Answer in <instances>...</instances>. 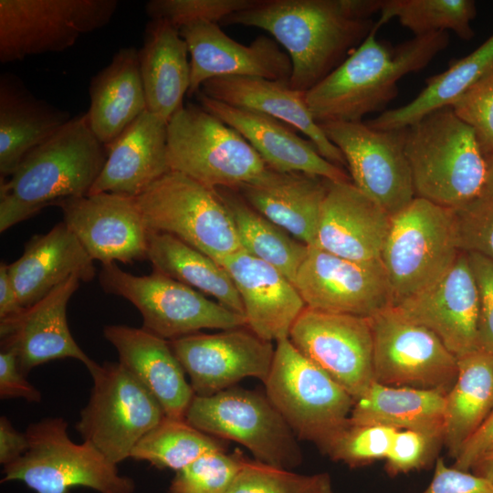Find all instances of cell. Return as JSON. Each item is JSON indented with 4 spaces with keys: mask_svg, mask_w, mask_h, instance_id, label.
I'll list each match as a JSON object with an SVG mask.
<instances>
[{
    "mask_svg": "<svg viewBox=\"0 0 493 493\" xmlns=\"http://www.w3.org/2000/svg\"><path fill=\"white\" fill-rule=\"evenodd\" d=\"M220 24L268 32L291 59L289 86L306 92L348 58L375 23L355 16L349 0H260Z\"/></svg>",
    "mask_w": 493,
    "mask_h": 493,
    "instance_id": "6da1fadb",
    "label": "cell"
},
{
    "mask_svg": "<svg viewBox=\"0 0 493 493\" xmlns=\"http://www.w3.org/2000/svg\"><path fill=\"white\" fill-rule=\"evenodd\" d=\"M375 23L363 42L331 73L305 92L319 124L355 122L382 110L398 94V81L425 68L449 43L446 31L414 36L395 47L376 38Z\"/></svg>",
    "mask_w": 493,
    "mask_h": 493,
    "instance_id": "7a4b0ae2",
    "label": "cell"
},
{
    "mask_svg": "<svg viewBox=\"0 0 493 493\" xmlns=\"http://www.w3.org/2000/svg\"><path fill=\"white\" fill-rule=\"evenodd\" d=\"M107 159L87 113L71 118L0 182V232L49 205L88 195Z\"/></svg>",
    "mask_w": 493,
    "mask_h": 493,
    "instance_id": "3957f363",
    "label": "cell"
},
{
    "mask_svg": "<svg viewBox=\"0 0 493 493\" xmlns=\"http://www.w3.org/2000/svg\"><path fill=\"white\" fill-rule=\"evenodd\" d=\"M415 197L454 209L483 194L487 163L474 131L451 107L405 128Z\"/></svg>",
    "mask_w": 493,
    "mask_h": 493,
    "instance_id": "277c9868",
    "label": "cell"
},
{
    "mask_svg": "<svg viewBox=\"0 0 493 493\" xmlns=\"http://www.w3.org/2000/svg\"><path fill=\"white\" fill-rule=\"evenodd\" d=\"M62 417H47L25 431L28 448L16 461L4 466L1 482L20 481L36 493H70L84 487L99 493H133L135 482L119 473L88 441L73 442Z\"/></svg>",
    "mask_w": 493,
    "mask_h": 493,
    "instance_id": "5b68a950",
    "label": "cell"
},
{
    "mask_svg": "<svg viewBox=\"0 0 493 493\" xmlns=\"http://www.w3.org/2000/svg\"><path fill=\"white\" fill-rule=\"evenodd\" d=\"M167 160L171 171L212 190L237 189L262 179L270 170L237 131L191 103L168 121Z\"/></svg>",
    "mask_w": 493,
    "mask_h": 493,
    "instance_id": "8992f818",
    "label": "cell"
},
{
    "mask_svg": "<svg viewBox=\"0 0 493 493\" xmlns=\"http://www.w3.org/2000/svg\"><path fill=\"white\" fill-rule=\"evenodd\" d=\"M266 395L299 440L326 453L350 424L354 399L308 360L288 338L276 342Z\"/></svg>",
    "mask_w": 493,
    "mask_h": 493,
    "instance_id": "52a82bcc",
    "label": "cell"
},
{
    "mask_svg": "<svg viewBox=\"0 0 493 493\" xmlns=\"http://www.w3.org/2000/svg\"><path fill=\"white\" fill-rule=\"evenodd\" d=\"M460 252L452 209L415 197L392 216L381 262L393 306L439 279Z\"/></svg>",
    "mask_w": 493,
    "mask_h": 493,
    "instance_id": "ba28073f",
    "label": "cell"
},
{
    "mask_svg": "<svg viewBox=\"0 0 493 493\" xmlns=\"http://www.w3.org/2000/svg\"><path fill=\"white\" fill-rule=\"evenodd\" d=\"M135 200L150 231L173 236L219 264L242 249L215 190L181 173L170 171Z\"/></svg>",
    "mask_w": 493,
    "mask_h": 493,
    "instance_id": "9c48e42d",
    "label": "cell"
},
{
    "mask_svg": "<svg viewBox=\"0 0 493 493\" xmlns=\"http://www.w3.org/2000/svg\"><path fill=\"white\" fill-rule=\"evenodd\" d=\"M102 289L129 300L142 317V328L173 341L204 329L246 326V319L200 291L154 271L146 276L126 272L116 262L101 264Z\"/></svg>",
    "mask_w": 493,
    "mask_h": 493,
    "instance_id": "30bf717a",
    "label": "cell"
},
{
    "mask_svg": "<svg viewBox=\"0 0 493 493\" xmlns=\"http://www.w3.org/2000/svg\"><path fill=\"white\" fill-rule=\"evenodd\" d=\"M184 419L198 430L246 447L255 460L292 470L303 456L296 437L266 394L231 387L194 395Z\"/></svg>",
    "mask_w": 493,
    "mask_h": 493,
    "instance_id": "8fae6325",
    "label": "cell"
},
{
    "mask_svg": "<svg viewBox=\"0 0 493 493\" xmlns=\"http://www.w3.org/2000/svg\"><path fill=\"white\" fill-rule=\"evenodd\" d=\"M93 386L76 430L110 461L130 458L140 439L165 416L158 401L119 362L89 369Z\"/></svg>",
    "mask_w": 493,
    "mask_h": 493,
    "instance_id": "7c38bea8",
    "label": "cell"
},
{
    "mask_svg": "<svg viewBox=\"0 0 493 493\" xmlns=\"http://www.w3.org/2000/svg\"><path fill=\"white\" fill-rule=\"evenodd\" d=\"M116 0H0V62L60 52L104 27Z\"/></svg>",
    "mask_w": 493,
    "mask_h": 493,
    "instance_id": "4fadbf2b",
    "label": "cell"
},
{
    "mask_svg": "<svg viewBox=\"0 0 493 493\" xmlns=\"http://www.w3.org/2000/svg\"><path fill=\"white\" fill-rule=\"evenodd\" d=\"M369 319L374 382L450 391L457 376L458 359L433 331L408 320L394 306Z\"/></svg>",
    "mask_w": 493,
    "mask_h": 493,
    "instance_id": "5bb4252c",
    "label": "cell"
},
{
    "mask_svg": "<svg viewBox=\"0 0 493 493\" xmlns=\"http://www.w3.org/2000/svg\"><path fill=\"white\" fill-rule=\"evenodd\" d=\"M320 126L343 154L352 184L390 216L415 198L404 150L405 128L378 130L364 121H330Z\"/></svg>",
    "mask_w": 493,
    "mask_h": 493,
    "instance_id": "9a60e30c",
    "label": "cell"
},
{
    "mask_svg": "<svg viewBox=\"0 0 493 493\" xmlns=\"http://www.w3.org/2000/svg\"><path fill=\"white\" fill-rule=\"evenodd\" d=\"M288 339L354 400L374 382L369 318L306 307L291 327Z\"/></svg>",
    "mask_w": 493,
    "mask_h": 493,
    "instance_id": "2e32d148",
    "label": "cell"
},
{
    "mask_svg": "<svg viewBox=\"0 0 493 493\" xmlns=\"http://www.w3.org/2000/svg\"><path fill=\"white\" fill-rule=\"evenodd\" d=\"M293 284L306 307L320 311L371 318L393 306L381 260L355 261L309 246Z\"/></svg>",
    "mask_w": 493,
    "mask_h": 493,
    "instance_id": "e0dca14e",
    "label": "cell"
},
{
    "mask_svg": "<svg viewBox=\"0 0 493 493\" xmlns=\"http://www.w3.org/2000/svg\"><path fill=\"white\" fill-rule=\"evenodd\" d=\"M169 343L198 396L213 395L246 377L265 383L275 353L271 341L246 326L214 334L197 332Z\"/></svg>",
    "mask_w": 493,
    "mask_h": 493,
    "instance_id": "ac0fdd59",
    "label": "cell"
},
{
    "mask_svg": "<svg viewBox=\"0 0 493 493\" xmlns=\"http://www.w3.org/2000/svg\"><path fill=\"white\" fill-rule=\"evenodd\" d=\"M63 222L93 260L131 263L148 258V229L135 197L111 193L66 199Z\"/></svg>",
    "mask_w": 493,
    "mask_h": 493,
    "instance_id": "d6986e66",
    "label": "cell"
},
{
    "mask_svg": "<svg viewBox=\"0 0 493 493\" xmlns=\"http://www.w3.org/2000/svg\"><path fill=\"white\" fill-rule=\"evenodd\" d=\"M433 331L457 359L480 350L479 297L467 254L435 282L394 306Z\"/></svg>",
    "mask_w": 493,
    "mask_h": 493,
    "instance_id": "ffe728a7",
    "label": "cell"
},
{
    "mask_svg": "<svg viewBox=\"0 0 493 493\" xmlns=\"http://www.w3.org/2000/svg\"><path fill=\"white\" fill-rule=\"evenodd\" d=\"M179 33L190 55L188 96L195 95L205 82L218 77L289 81L291 59L274 38L261 35L246 46L229 37L217 23L208 21L186 25Z\"/></svg>",
    "mask_w": 493,
    "mask_h": 493,
    "instance_id": "44dd1931",
    "label": "cell"
},
{
    "mask_svg": "<svg viewBox=\"0 0 493 493\" xmlns=\"http://www.w3.org/2000/svg\"><path fill=\"white\" fill-rule=\"evenodd\" d=\"M79 281L78 276H71L20 314L0 320L1 349L15 352L26 375L58 359L78 360L88 370L96 364L76 342L67 320V306Z\"/></svg>",
    "mask_w": 493,
    "mask_h": 493,
    "instance_id": "7402d4cb",
    "label": "cell"
},
{
    "mask_svg": "<svg viewBox=\"0 0 493 493\" xmlns=\"http://www.w3.org/2000/svg\"><path fill=\"white\" fill-rule=\"evenodd\" d=\"M392 216L351 182H328L313 246L355 261L381 260Z\"/></svg>",
    "mask_w": 493,
    "mask_h": 493,
    "instance_id": "603a6c76",
    "label": "cell"
},
{
    "mask_svg": "<svg viewBox=\"0 0 493 493\" xmlns=\"http://www.w3.org/2000/svg\"><path fill=\"white\" fill-rule=\"evenodd\" d=\"M195 96L202 108L237 131L270 169L305 173L331 182H351L341 167L322 157L315 145L299 136L290 125L261 112L213 100L201 91Z\"/></svg>",
    "mask_w": 493,
    "mask_h": 493,
    "instance_id": "cb8c5ba5",
    "label": "cell"
},
{
    "mask_svg": "<svg viewBox=\"0 0 493 493\" xmlns=\"http://www.w3.org/2000/svg\"><path fill=\"white\" fill-rule=\"evenodd\" d=\"M220 265L238 291L246 327L267 341L288 338L306 308L295 285L275 267L244 249L228 256Z\"/></svg>",
    "mask_w": 493,
    "mask_h": 493,
    "instance_id": "d4e9b609",
    "label": "cell"
},
{
    "mask_svg": "<svg viewBox=\"0 0 493 493\" xmlns=\"http://www.w3.org/2000/svg\"><path fill=\"white\" fill-rule=\"evenodd\" d=\"M105 339L119 362L158 401L165 416L184 419L194 395L169 341L142 328L107 325Z\"/></svg>",
    "mask_w": 493,
    "mask_h": 493,
    "instance_id": "484cf974",
    "label": "cell"
},
{
    "mask_svg": "<svg viewBox=\"0 0 493 493\" xmlns=\"http://www.w3.org/2000/svg\"><path fill=\"white\" fill-rule=\"evenodd\" d=\"M168 121L148 110L106 145L105 164L89 194L136 197L169 173Z\"/></svg>",
    "mask_w": 493,
    "mask_h": 493,
    "instance_id": "4316f807",
    "label": "cell"
},
{
    "mask_svg": "<svg viewBox=\"0 0 493 493\" xmlns=\"http://www.w3.org/2000/svg\"><path fill=\"white\" fill-rule=\"evenodd\" d=\"M199 91L227 105L261 112L290 125L300 131L326 160L341 168L347 166L340 149L313 119L305 92L292 89L288 82L226 76L207 80Z\"/></svg>",
    "mask_w": 493,
    "mask_h": 493,
    "instance_id": "83f0119b",
    "label": "cell"
},
{
    "mask_svg": "<svg viewBox=\"0 0 493 493\" xmlns=\"http://www.w3.org/2000/svg\"><path fill=\"white\" fill-rule=\"evenodd\" d=\"M94 260L62 221L46 234L32 236L22 256L8 265L19 301L29 308L71 276L89 282L96 270Z\"/></svg>",
    "mask_w": 493,
    "mask_h": 493,
    "instance_id": "f1b7e54d",
    "label": "cell"
},
{
    "mask_svg": "<svg viewBox=\"0 0 493 493\" xmlns=\"http://www.w3.org/2000/svg\"><path fill=\"white\" fill-rule=\"evenodd\" d=\"M328 182L313 174L270 169L262 179L236 190L259 214L311 246Z\"/></svg>",
    "mask_w": 493,
    "mask_h": 493,
    "instance_id": "f546056e",
    "label": "cell"
},
{
    "mask_svg": "<svg viewBox=\"0 0 493 493\" xmlns=\"http://www.w3.org/2000/svg\"><path fill=\"white\" fill-rule=\"evenodd\" d=\"M62 110L36 98L13 74L0 78V175L9 177L24 157L71 120Z\"/></svg>",
    "mask_w": 493,
    "mask_h": 493,
    "instance_id": "4dcf8cb0",
    "label": "cell"
},
{
    "mask_svg": "<svg viewBox=\"0 0 493 493\" xmlns=\"http://www.w3.org/2000/svg\"><path fill=\"white\" fill-rule=\"evenodd\" d=\"M187 45L179 29L164 20H150L139 49L147 110L166 121L181 110L191 84Z\"/></svg>",
    "mask_w": 493,
    "mask_h": 493,
    "instance_id": "1f68e13d",
    "label": "cell"
},
{
    "mask_svg": "<svg viewBox=\"0 0 493 493\" xmlns=\"http://www.w3.org/2000/svg\"><path fill=\"white\" fill-rule=\"evenodd\" d=\"M89 127L105 146L147 110L139 49L120 48L89 84Z\"/></svg>",
    "mask_w": 493,
    "mask_h": 493,
    "instance_id": "d6a6232c",
    "label": "cell"
},
{
    "mask_svg": "<svg viewBox=\"0 0 493 493\" xmlns=\"http://www.w3.org/2000/svg\"><path fill=\"white\" fill-rule=\"evenodd\" d=\"M446 394L436 389L389 386L373 382L354 400L350 423L419 431L443 443Z\"/></svg>",
    "mask_w": 493,
    "mask_h": 493,
    "instance_id": "836d02e7",
    "label": "cell"
},
{
    "mask_svg": "<svg viewBox=\"0 0 493 493\" xmlns=\"http://www.w3.org/2000/svg\"><path fill=\"white\" fill-rule=\"evenodd\" d=\"M493 411V355L482 350L458 359L456 379L446 394L443 443L455 459Z\"/></svg>",
    "mask_w": 493,
    "mask_h": 493,
    "instance_id": "e575fe53",
    "label": "cell"
},
{
    "mask_svg": "<svg viewBox=\"0 0 493 493\" xmlns=\"http://www.w3.org/2000/svg\"><path fill=\"white\" fill-rule=\"evenodd\" d=\"M492 69L493 35L469 55L451 62L444 72L428 78L425 87L409 103L364 122L378 130L407 128L436 110L450 107Z\"/></svg>",
    "mask_w": 493,
    "mask_h": 493,
    "instance_id": "d590c367",
    "label": "cell"
},
{
    "mask_svg": "<svg viewBox=\"0 0 493 493\" xmlns=\"http://www.w3.org/2000/svg\"><path fill=\"white\" fill-rule=\"evenodd\" d=\"M147 259L154 271L211 296L244 316L242 300L229 274L204 253L173 236L150 231Z\"/></svg>",
    "mask_w": 493,
    "mask_h": 493,
    "instance_id": "8d00e7d4",
    "label": "cell"
},
{
    "mask_svg": "<svg viewBox=\"0 0 493 493\" xmlns=\"http://www.w3.org/2000/svg\"><path fill=\"white\" fill-rule=\"evenodd\" d=\"M215 190L229 212L242 249L272 265L293 283L309 246L259 214L236 189Z\"/></svg>",
    "mask_w": 493,
    "mask_h": 493,
    "instance_id": "74e56055",
    "label": "cell"
},
{
    "mask_svg": "<svg viewBox=\"0 0 493 493\" xmlns=\"http://www.w3.org/2000/svg\"><path fill=\"white\" fill-rule=\"evenodd\" d=\"M224 441L198 430L185 419L164 416L135 445L130 458L177 472L206 453L226 449Z\"/></svg>",
    "mask_w": 493,
    "mask_h": 493,
    "instance_id": "f35d334b",
    "label": "cell"
},
{
    "mask_svg": "<svg viewBox=\"0 0 493 493\" xmlns=\"http://www.w3.org/2000/svg\"><path fill=\"white\" fill-rule=\"evenodd\" d=\"M380 12L379 26L397 18L415 36L447 30L464 40L474 36L471 21L477 9L472 0H383Z\"/></svg>",
    "mask_w": 493,
    "mask_h": 493,
    "instance_id": "ab89813d",
    "label": "cell"
},
{
    "mask_svg": "<svg viewBox=\"0 0 493 493\" xmlns=\"http://www.w3.org/2000/svg\"><path fill=\"white\" fill-rule=\"evenodd\" d=\"M227 493H334L329 473L303 475L246 458Z\"/></svg>",
    "mask_w": 493,
    "mask_h": 493,
    "instance_id": "60d3db41",
    "label": "cell"
},
{
    "mask_svg": "<svg viewBox=\"0 0 493 493\" xmlns=\"http://www.w3.org/2000/svg\"><path fill=\"white\" fill-rule=\"evenodd\" d=\"M246 459L238 451L206 453L176 472L168 493H227Z\"/></svg>",
    "mask_w": 493,
    "mask_h": 493,
    "instance_id": "b9f144b4",
    "label": "cell"
},
{
    "mask_svg": "<svg viewBox=\"0 0 493 493\" xmlns=\"http://www.w3.org/2000/svg\"><path fill=\"white\" fill-rule=\"evenodd\" d=\"M399 429L382 425H352L332 441L326 455L350 467L384 459Z\"/></svg>",
    "mask_w": 493,
    "mask_h": 493,
    "instance_id": "7bdbcfd3",
    "label": "cell"
},
{
    "mask_svg": "<svg viewBox=\"0 0 493 493\" xmlns=\"http://www.w3.org/2000/svg\"><path fill=\"white\" fill-rule=\"evenodd\" d=\"M260 0H151L145 12L151 20H164L177 29L200 21L220 23L226 16L257 5Z\"/></svg>",
    "mask_w": 493,
    "mask_h": 493,
    "instance_id": "ee69618b",
    "label": "cell"
},
{
    "mask_svg": "<svg viewBox=\"0 0 493 493\" xmlns=\"http://www.w3.org/2000/svg\"><path fill=\"white\" fill-rule=\"evenodd\" d=\"M452 211L459 250L493 261V194H483Z\"/></svg>",
    "mask_w": 493,
    "mask_h": 493,
    "instance_id": "f6af8a7d",
    "label": "cell"
},
{
    "mask_svg": "<svg viewBox=\"0 0 493 493\" xmlns=\"http://www.w3.org/2000/svg\"><path fill=\"white\" fill-rule=\"evenodd\" d=\"M450 107L474 131L484 155L493 152V69Z\"/></svg>",
    "mask_w": 493,
    "mask_h": 493,
    "instance_id": "bcb514c9",
    "label": "cell"
},
{
    "mask_svg": "<svg viewBox=\"0 0 493 493\" xmlns=\"http://www.w3.org/2000/svg\"><path fill=\"white\" fill-rule=\"evenodd\" d=\"M440 443L419 431L398 430L384 458L387 473L396 476L425 467Z\"/></svg>",
    "mask_w": 493,
    "mask_h": 493,
    "instance_id": "7dc6e473",
    "label": "cell"
},
{
    "mask_svg": "<svg viewBox=\"0 0 493 493\" xmlns=\"http://www.w3.org/2000/svg\"><path fill=\"white\" fill-rule=\"evenodd\" d=\"M467 254L478 289L479 347L493 355V261L477 253Z\"/></svg>",
    "mask_w": 493,
    "mask_h": 493,
    "instance_id": "c3c4849f",
    "label": "cell"
},
{
    "mask_svg": "<svg viewBox=\"0 0 493 493\" xmlns=\"http://www.w3.org/2000/svg\"><path fill=\"white\" fill-rule=\"evenodd\" d=\"M422 493H493V483L437 458L432 480Z\"/></svg>",
    "mask_w": 493,
    "mask_h": 493,
    "instance_id": "681fc988",
    "label": "cell"
},
{
    "mask_svg": "<svg viewBox=\"0 0 493 493\" xmlns=\"http://www.w3.org/2000/svg\"><path fill=\"white\" fill-rule=\"evenodd\" d=\"M20 370L16 356L10 350L0 351V397L23 398L28 402L41 401V393L26 378Z\"/></svg>",
    "mask_w": 493,
    "mask_h": 493,
    "instance_id": "f907efd6",
    "label": "cell"
},
{
    "mask_svg": "<svg viewBox=\"0 0 493 493\" xmlns=\"http://www.w3.org/2000/svg\"><path fill=\"white\" fill-rule=\"evenodd\" d=\"M493 454V411L464 444L455 458V467L471 471L482 459Z\"/></svg>",
    "mask_w": 493,
    "mask_h": 493,
    "instance_id": "816d5d0a",
    "label": "cell"
},
{
    "mask_svg": "<svg viewBox=\"0 0 493 493\" xmlns=\"http://www.w3.org/2000/svg\"><path fill=\"white\" fill-rule=\"evenodd\" d=\"M28 448L26 433L17 431L11 422L2 415L0 417V463L8 465L21 457Z\"/></svg>",
    "mask_w": 493,
    "mask_h": 493,
    "instance_id": "f5cc1de1",
    "label": "cell"
},
{
    "mask_svg": "<svg viewBox=\"0 0 493 493\" xmlns=\"http://www.w3.org/2000/svg\"><path fill=\"white\" fill-rule=\"evenodd\" d=\"M24 308L18 299L8 271V265L0 264V320L20 314Z\"/></svg>",
    "mask_w": 493,
    "mask_h": 493,
    "instance_id": "db71d44e",
    "label": "cell"
},
{
    "mask_svg": "<svg viewBox=\"0 0 493 493\" xmlns=\"http://www.w3.org/2000/svg\"><path fill=\"white\" fill-rule=\"evenodd\" d=\"M471 472L493 483V454L482 459Z\"/></svg>",
    "mask_w": 493,
    "mask_h": 493,
    "instance_id": "11a10c76",
    "label": "cell"
},
{
    "mask_svg": "<svg viewBox=\"0 0 493 493\" xmlns=\"http://www.w3.org/2000/svg\"><path fill=\"white\" fill-rule=\"evenodd\" d=\"M487 172L483 194H493V152L486 155Z\"/></svg>",
    "mask_w": 493,
    "mask_h": 493,
    "instance_id": "9f6ffc18",
    "label": "cell"
}]
</instances>
